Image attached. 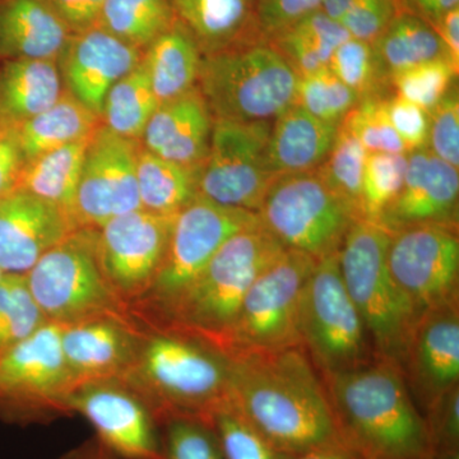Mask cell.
Segmentation results:
<instances>
[{
  "instance_id": "obj_12",
  "label": "cell",
  "mask_w": 459,
  "mask_h": 459,
  "mask_svg": "<svg viewBox=\"0 0 459 459\" xmlns=\"http://www.w3.org/2000/svg\"><path fill=\"white\" fill-rule=\"evenodd\" d=\"M271 124L214 120L210 150L199 169L198 195L225 207L258 212L276 179L265 161Z\"/></svg>"
},
{
  "instance_id": "obj_16",
  "label": "cell",
  "mask_w": 459,
  "mask_h": 459,
  "mask_svg": "<svg viewBox=\"0 0 459 459\" xmlns=\"http://www.w3.org/2000/svg\"><path fill=\"white\" fill-rule=\"evenodd\" d=\"M174 220L138 210L115 216L99 229L100 263L120 298L150 291L164 261Z\"/></svg>"
},
{
  "instance_id": "obj_9",
  "label": "cell",
  "mask_w": 459,
  "mask_h": 459,
  "mask_svg": "<svg viewBox=\"0 0 459 459\" xmlns=\"http://www.w3.org/2000/svg\"><path fill=\"white\" fill-rule=\"evenodd\" d=\"M256 216L286 249L318 261L340 252L347 232L359 220L316 169L277 177Z\"/></svg>"
},
{
  "instance_id": "obj_40",
  "label": "cell",
  "mask_w": 459,
  "mask_h": 459,
  "mask_svg": "<svg viewBox=\"0 0 459 459\" xmlns=\"http://www.w3.org/2000/svg\"><path fill=\"white\" fill-rule=\"evenodd\" d=\"M328 68L359 100L394 95L391 83L380 72L369 42L347 39L332 56Z\"/></svg>"
},
{
  "instance_id": "obj_50",
  "label": "cell",
  "mask_w": 459,
  "mask_h": 459,
  "mask_svg": "<svg viewBox=\"0 0 459 459\" xmlns=\"http://www.w3.org/2000/svg\"><path fill=\"white\" fill-rule=\"evenodd\" d=\"M48 2L74 33L96 26L105 4V0H48Z\"/></svg>"
},
{
  "instance_id": "obj_35",
  "label": "cell",
  "mask_w": 459,
  "mask_h": 459,
  "mask_svg": "<svg viewBox=\"0 0 459 459\" xmlns=\"http://www.w3.org/2000/svg\"><path fill=\"white\" fill-rule=\"evenodd\" d=\"M175 21L172 0H105L96 26L143 51Z\"/></svg>"
},
{
  "instance_id": "obj_54",
  "label": "cell",
  "mask_w": 459,
  "mask_h": 459,
  "mask_svg": "<svg viewBox=\"0 0 459 459\" xmlns=\"http://www.w3.org/2000/svg\"><path fill=\"white\" fill-rule=\"evenodd\" d=\"M291 459H360L352 451H350L344 444H333V446H323L313 451L295 455Z\"/></svg>"
},
{
  "instance_id": "obj_47",
  "label": "cell",
  "mask_w": 459,
  "mask_h": 459,
  "mask_svg": "<svg viewBox=\"0 0 459 459\" xmlns=\"http://www.w3.org/2000/svg\"><path fill=\"white\" fill-rule=\"evenodd\" d=\"M435 457L459 452V386H453L425 410Z\"/></svg>"
},
{
  "instance_id": "obj_55",
  "label": "cell",
  "mask_w": 459,
  "mask_h": 459,
  "mask_svg": "<svg viewBox=\"0 0 459 459\" xmlns=\"http://www.w3.org/2000/svg\"><path fill=\"white\" fill-rule=\"evenodd\" d=\"M65 459H123L119 455H115L107 446L101 443L95 442L86 444L83 448L78 449L71 455H66Z\"/></svg>"
},
{
  "instance_id": "obj_44",
  "label": "cell",
  "mask_w": 459,
  "mask_h": 459,
  "mask_svg": "<svg viewBox=\"0 0 459 459\" xmlns=\"http://www.w3.org/2000/svg\"><path fill=\"white\" fill-rule=\"evenodd\" d=\"M162 422V459H223L216 437L204 420L169 416Z\"/></svg>"
},
{
  "instance_id": "obj_8",
  "label": "cell",
  "mask_w": 459,
  "mask_h": 459,
  "mask_svg": "<svg viewBox=\"0 0 459 459\" xmlns=\"http://www.w3.org/2000/svg\"><path fill=\"white\" fill-rule=\"evenodd\" d=\"M299 332L301 346L320 376L356 369L377 359L344 286L338 253L320 259L305 282Z\"/></svg>"
},
{
  "instance_id": "obj_5",
  "label": "cell",
  "mask_w": 459,
  "mask_h": 459,
  "mask_svg": "<svg viewBox=\"0 0 459 459\" xmlns=\"http://www.w3.org/2000/svg\"><path fill=\"white\" fill-rule=\"evenodd\" d=\"M133 369L150 386V407L160 421L169 416L204 420L229 401L232 356L201 338L156 336Z\"/></svg>"
},
{
  "instance_id": "obj_10",
  "label": "cell",
  "mask_w": 459,
  "mask_h": 459,
  "mask_svg": "<svg viewBox=\"0 0 459 459\" xmlns=\"http://www.w3.org/2000/svg\"><path fill=\"white\" fill-rule=\"evenodd\" d=\"M318 259L286 249L247 290L238 312L230 355L281 351L301 346L299 307Z\"/></svg>"
},
{
  "instance_id": "obj_7",
  "label": "cell",
  "mask_w": 459,
  "mask_h": 459,
  "mask_svg": "<svg viewBox=\"0 0 459 459\" xmlns=\"http://www.w3.org/2000/svg\"><path fill=\"white\" fill-rule=\"evenodd\" d=\"M98 234L99 229L74 230L25 273L30 291L49 322L74 325L113 318L123 307V299L102 271Z\"/></svg>"
},
{
  "instance_id": "obj_51",
  "label": "cell",
  "mask_w": 459,
  "mask_h": 459,
  "mask_svg": "<svg viewBox=\"0 0 459 459\" xmlns=\"http://www.w3.org/2000/svg\"><path fill=\"white\" fill-rule=\"evenodd\" d=\"M25 159L13 134L7 128H0V198L17 189Z\"/></svg>"
},
{
  "instance_id": "obj_4",
  "label": "cell",
  "mask_w": 459,
  "mask_h": 459,
  "mask_svg": "<svg viewBox=\"0 0 459 459\" xmlns=\"http://www.w3.org/2000/svg\"><path fill=\"white\" fill-rule=\"evenodd\" d=\"M391 232L379 223H352L340 252L344 286L360 314L377 359L401 367L418 314L395 285L386 263Z\"/></svg>"
},
{
  "instance_id": "obj_17",
  "label": "cell",
  "mask_w": 459,
  "mask_h": 459,
  "mask_svg": "<svg viewBox=\"0 0 459 459\" xmlns=\"http://www.w3.org/2000/svg\"><path fill=\"white\" fill-rule=\"evenodd\" d=\"M65 410L81 413L92 425L99 442L123 459H162L156 413L117 386L93 383L75 389Z\"/></svg>"
},
{
  "instance_id": "obj_45",
  "label": "cell",
  "mask_w": 459,
  "mask_h": 459,
  "mask_svg": "<svg viewBox=\"0 0 459 459\" xmlns=\"http://www.w3.org/2000/svg\"><path fill=\"white\" fill-rule=\"evenodd\" d=\"M428 148L437 159L459 168V98L455 86L429 113Z\"/></svg>"
},
{
  "instance_id": "obj_46",
  "label": "cell",
  "mask_w": 459,
  "mask_h": 459,
  "mask_svg": "<svg viewBox=\"0 0 459 459\" xmlns=\"http://www.w3.org/2000/svg\"><path fill=\"white\" fill-rule=\"evenodd\" d=\"M398 11L397 0H352L341 26L350 38L373 44Z\"/></svg>"
},
{
  "instance_id": "obj_2",
  "label": "cell",
  "mask_w": 459,
  "mask_h": 459,
  "mask_svg": "<svg viewBox=\"0 0 459 459\" xmlns=\"http://www.w3.org/2000/svg\"><path fill=\"white\" fill-rule=\"evenodd\" d=\"M322 377L341 442L359 458H435L427 421L397 364L374 359Z\"/></svg>"
},
{
  "instance_id": "obj_21",
  "label": "cell",
  "mask_w": 459,
  "mask_h": 459,
  "mask_svg": "<svg viewBox=\"0 0 459 459\" xmlns=\"http://www.w3.org/2000/svg\"><path fill=\"white\" fill-rule=\"evenodd\" d=\"M77 230L56 204L16 189L0 198V268L25 274L51 247Z\"/></svg>"
},
{
  "instance_id": "obj_11",
  "label": "cell",
  "mask_w": 459,
  "mask_h": 459,
  "mask_svg": "<svg viewBox=\"0 0 459 459\" xmlns=\"http://www.w3.org/2000/svg\"><path fill=\"white\" fill-rule=\"evenodd\" d=\"M65 325L47 322L31 336L0 351V416L25 421L41 411H66L77 386L66 365Z\"/></svg>"
},
{
  "instance_id": "obj_43",
  "label": "cell",
  "mask_w": 459,
  "mask_h": 459,
  "mask_svg": "<svg viewBox=\"0 0 459 459\" xmlns=\"http://www.w3.org/2000/svg\"><path fill=\"white\" fill-rule=\"evenodd\" d=\"M388 98L360 100L341 126H346L369 153H409L389 120Z\"/></svg>"
},
{
  "instance_id": "obj_32",
  "label": "cell",
  "mask_w": 459,
  "mask_h": 459,
  "mask_svg": "<svg viewBox=\"0 0 459 459\" xmlns=\"http://www.w3.org/2000/svg\"><path fill=\"white\" fill-rule=\"evenodd\" d=\"M199 169L175 164L150 152L138 151L137 183L141 210L177 216L198 195Z\"/></svg>"
},
{
  "instance_id": "obj_34",
  "label": "cell",
  "mask_w": 459,
  "mask_h": 459,
  "mask_svg": "<svg viewBox=\"0 0 459 459\" xmlns=\"http://www.w3.org/2000/svg\"><path fill=\"white\" fill-rule=\"evenodd\" d=\"M159 105L146 68L141 62L108 91L102 108V124L115 134L141 141Z\"/></svg>"
},
{
  "instance_id": "obj_20",
  "label": "cell",
  "mask_w": 459,
  "mask_h": 459,
  "mask_svg": "<svg viewBox=\"0 0 459 459\" xmlns=\"http://www.w3.org/2000/svg\"><path fill=\"white\" fill-rule=\"evenodd\" d=\"M459 172L429 148L407 155L403 186L377 223L388 232L437 223L458 226Z\"/></svg>"
},
{
  "instance_id": "obj_52",
  "label": "cell",
  "mask_w": 459,
  "mask_h": 459,
  "mask_svg": "<svg viewBox=\"0 0 459 459\" xmlns=\"http://www.w3.org/2000/svg\"><path fill=\"white\" fill-rule=\"evenodd\" d=\"M397 4L400 11L410 12L434 26L446 12L459 7V0H397Z\"/></svg>"
},
{
  "instance_id": "obj_22",
  "label": "cell",
  "mask_w": 459,
  "mask_h": 459,
  "mask_svg": "<svg viewBox=\"0 0 459 459\" xmlns=\"http://www.w3.org/2000/svg\"><path fill=\"white\" fill-rule=\"evenodd\" d=\"M213 122L207 102L195 87L157 107L141 144L168 161L201 169L210 150Z\"/></svg>"
},
{
  "instance_id": "obj_33",
  "label": "cell",
  "mask_w": 459,
  "mask_h": 459,
  "mask_svg": "<svg viewBox=\"0 0 459 459\" xmlns=\"http://www.w3.org/2000/svg\"><path fill=\"white\" fill-rule=\"evenodd\" d=\"M347 39L350 35L340 23L316 11L279 33L270 44L296 74L305 75L328 68L332 56Z\"/></svg>"
},
{
  "instance_id": "obj_49",
  "label": "cell",
  "mask_w": 459,
  "mask_h": 459,
  "mask_svg": "<svg viewBox=\"0 0 459 459\" xmlns=\"http://www.w3.org/2000/svg\"><path fill=\"white\" fill-rule=\"evenodd\" d=\"M386 111L407 152L428 147L430 117L427 110L407 100L392 95L386 100Z\"/></svg>"
},
{
  "instance_id": "obj_19",
  "label": "cell",
  "mask_w": 459,
  "mask_h": 459,
  "mask_svg": "<svg viewBox=\"0 0 459 459\" xmlns=\"http://www.w3.org/2000/svg\"><path fill=\"white\" fill-rule=\"evenodd\" d=\"M142 57L143 51L93 26L72 33L56 63L65 90L101 117L108 91Z\"/></svg>"
},
{
  "instance_id": "obj_1",
  "label": "cell",
  "mask_w": 459,
  "mask_h": 459,
  "mask_svg": "<svg viewBox=\"0 0 459 459\" xmlns=\"http://www.w3.org/2000/svg\"><path fill=\"white\" fill-rule=\"evenodd\" d=\"M229 402L290 457L342 443L325 380L303 347L232 355Z\"/></svg>"
},
{
  "instance_id": "obj_30",
  "label": "cell",
  "mask_w": 459,
  "mask_h": 459,
  "mask_svg": "<svg viewBox=\"0 0 459 459\" xmlns=\"http://www.w3.org/2000/svg\"><path fill=\"white\" fill-rule=\"evenodd\" d=\"M371 47L380 72L389 83L394 74L406 69L448 57L434 27L406 11H398Z\"/></svg>"
},
{
  "instance_id": "obj_14",
  "label": "cell",
  "mask_w": 459,
  "mask_h": 459,
  "mask_svg": "<svg viewBox=\"0 0 459 459\" xmlns=\"http://www.w3.org/2000/svg\"><path fill=\"white\" fill-rule=\"evenodd\" d=\"M386 263L418 314L458 303V226H409L392 232Z\"/></svg>"
},
{
  "instance_id": "obj_23",
  "label": "cell",
  "mask_w": 459,
  "mask_h": 459,
  "mask_svg": "<svg viewBox=\"0 0 459 459\" xmlns=\"http://www.w3.org/2000/svg\"><path fill=\"white\" fill-rule=\"evenodd\" d=\"M62 344L77 388L128 373L140 356L135 355L134 337L113 318L65 325Z\"/></svg>"
},
{
  "instance_id": "obj_42",
  "label": "cell",
  "mask_w": 459,
  "mask_h": 459,
  "mask_svg": "<svg viewBox=\"0 0 459 459\" xmlns=\"http://www.w3.org/2000/svg\"><path fill=\"white\" fill-rule=\"evenodd\" d=\"M457 75L458 69L451 60L440 57L394 74L391 78V87L394 95L430 113L455 86Z\"/></svg>"
},
{
  "instance_id": "obj_31",
  "label": "cell",
  "mask_w": 459,
  "mask_h": 459,
  "mask_svg": "<svg viewBox=\"0 0 459 459\" xmlns=\"http://www.w3.org/2000/svg\"><path fill=\"white\" fill-rule=\"evenodd\" d=\"M91 137L27 161L21 171L17 189L26 190L36 197L56 204L74 221L72 213L75 195Z\"/></svg>"
},
{
  "instance_id": "obj_56",
  "label": "cell",
  "mask_w": 459,
  "mask_h": 459,
  "mask_svg": "<svg viewBox=\"0 0 459 459\" xmlns=\"http://www.w3.org/2000/svg\"><path fill=\"white\" fill-rule=\"evenodd\" d=\"M351 3L352 0H323L320 11L341 25V21L346 16Z\"/></svg>"
},
{
  "instance_id": "obj_27",
  "label": "cell",
  "mask_w": 459,
  "mask_h": 459,
  "mask_svg": "<svg viewBox=\"0 0 459 459\" xmlns=\"http://www.w3.org/2000/svg\"><path fill=\"white\" fill-rule=\"evenodd\" d=\"M65 86L56 60L21 59L0 65V128L18 126L49 108Z\"/></svg>"
},
{
  "instance_id": "obj_26",
  "label": "cell",
  "mask_w": 459,
  "mask_h": 459,
  "mask_svg": "<svg viewBox=\"0 0 459 459\" xmlns=\"http://www.w3.org/2000/svg\"><path fill=\"white\" fill-rule=\"evenodd\" d=\"M340 126L320 122L292 105L271 124L265 161L274 177L312 171L327 159Z\"/></svg>"
},
{
  "instance_id": "obj_24",
  "label": "cell",
  "mask_w": 459,
  "mask_h": 459,
  "mask_svg": "<svg viewBox=\"0 0 459 459\" xmlns=\"http://www.w3.org/2000/svg\"><path fill=\"white\" fill-rule=\"evenodd\" d=\"M172 5L202 56L263 41L256 25V0H172Z\"/></svg>"
},
{
  "instance_id": "obj_13",
  "label": "cell",
  "mask_w": 459,
  "mask_h": 459,
  "mask_svg": "<svg viewBox=\"0 0 459 459\" xmlns=\"http://www.w3.org/2000/svg\"><path fill=\"white\" fill-rule=\"evenodd\" d=\"M258 221L255 212L197 195L175 216L164 261L148 294L168 310L230 238Z\"/></svg>"
},
{
  "instance_id": "obj_29",
  "label": "cell",
  "mask_w": 459,
  "mask_h": 459,
  "mask_svg": "<svg viewBox=\"0 0 459 459\" xmlns=\"http://www.w3.org/2000/svg\"><path fill=\"white\" fill-rule=\"evenodd\" d=\"M201 63L195 39L178 20L148 45L142 57L160 104L195 89Z\"/></svg>"
},
{
  "instance_id": "obj_39",
  "label": "cell",
  "mask_w": 459,
  "mask_h": 459,
  "mask_svg": "<svg viewBox=\"0 0 459 459\" xmlns=\"http://www.w3.org/2000/svg\"><path fill=\"white\" fill-rule=\"evenodd\" d=\"M47 322L25 274L5 273L0 280V351L31 336Z\"/></svg>"
},
{
  "instance_id": "obj_15",
  "label": "cell",
  "mask_w": 459,
  "mask_h": 459,
  "mask_svg": "<svg viewBox=\"0 0 459 459\" xmlns=\"http://www.w3.org/2000/svg\"><path fill=\"white\" fill-rule=\"evenodd\" d=\"M141 141L102 124L91 137L74 205L77 229H100L115 216L141 210L137 159Z\"/></svg>"
},
{
  "instance_id": "obj_57",
  "label": "cell",
  "mask_w": 459,
  "mask_h": 459,
  "mask_svg": "<svg viewBox=\"0 0 459 459\" xmlns=\"http://www.w3.org/2000/svg\"><path fill=\"white\" fill-rule=\"evenodd\" d=\"M4 274H5V272L2 270V268H0V280L3 279V277H4Z\"/></svg>"
},
{
  "instance_id": "obj_3",
  "label": "cell",
  "mask_w": 459,
  "mask_h": 459,
  "mask_svg": "<svg viewBox=\"0 0 459 459\" xmlns=\"http://www.w3.org/2000/svg\"><path fill=\"white\" fill-rule=\"evenodd\" d=\"M285 250L259 221L241 230L220 247L166 312L186 333L229 353L247 290Z\"/></svg>"
},
{
  "instance_id": "obj_53",
  "label": "cell",
  "mask_w": 459,
  "mask_h": 459,
  "mask_svg": "<svg viewBox=\"0 0 459 459\" xmlns=\"http://www.w3.org/2000/svg\"><path fill=\"white\" fill-rule=\"evenodd\" d=\"M433 27L446 48L449 60L459 71V7L446 12Z\"/></svg>"
},
{
  "instance_id": "obj_36",
  "label": "cell",
  "mask_w": 459,
  "mask_h": 459,
  "mask_svg": "<svg viewBox=\"0 0 459 459\" xmlns=\"http://www.w3.org/2000/svg\"><path fill=\"white\" fill-rule=\"evenodd\" d=\"M369 152L346 126H340L331 152L316 171L323 180L352 208L359 219L362 213V184Z\"/></svg>"
},
{
  "instance_id": "obj_37",
  "label": "cell",
  "mask_w": 459,
  "mask_h": 459,
  "mask_svg": "<svg viewBox=\"0 0 459 459\" xmlns=\"http://www.w3.org/2000/svg\"><path fill=\"white\" fill-rule=\"evenodd\" d=\"M211 428L223 459H291L273 446L229 401L204 420Z\"/></svg>"
},
{
  "instance_id": "obj_25",
  "label": "cell",
  "mask_w": 459,
  "mask_h": 459,
  "mask_svg": "<svg viewBox=\"0 0 459 459\" xmlns=\"http://www.w3.org/2000/svg\"><path fill=\"white\" fill-rule=\"evenodd\" d=\"M72 33L48 0H0V62H56Z\"/></svg>"
},
{
  "instance_id": "obj_41",
  "label": "cell",
  "mask_w": 459,
  "mask_h": 459,
  "mask_svg": "<svg viewBox=\"0 0 459 459\" xmlns=\"http://www.w3.org/2000/svg\"><path fill=\"white\" fill-rule=\"evenodd\" d=\"M409 153H369L362 184L364 219L377 222L403 186Z\"/></svg>"
},
{
  "instance_id": "obj_28",
  "label": "cell",
  "mask_w": 459,
  "mask_h": 459,
  "mask_svg": "<svg viewBox=\"0 0 459 459\" xmlns=\"http://www.w3.org/2000/svg\"><path fill=\"white\" fill-rule=\"evenodd\" d=\"M101 126L98 114L65 90L49 108L7 129L13 134L26 164L56 148L86 140Z\"/></svg>"
},
{
  "instance_id": "obj_6",
  "label": "cell",
  "mask_w": 459,
  "mask_h": 459,
  "mask_svg": "<svg viewBox=\"0 0 459 459\" xmlns=\"http://www.w3.org/2000/svg\"><path fill=\"white\" fill-rule=\"evenodd\" d=\"M298 74L270 42L202 56L197 87L213 120L273 122L295 104Z\"/></svg>"
},
{
  "instance_id": "obj_38",
  "label": "cell",
  "mask_w": 459,
  "mask_h": 459,
  "mask_svg": "<svg viewBox=\"0 0 459 459\" xmlns=\"http://www.w3.org/2000/svg\"><path fill=\"white\" fill-rule=\"evenodd\" d=\"M359 101L358 96L329 68L298 75L295 104L320 122L340 126Z\"/></svg>"
},
{
  "instance_id": "obj_18",
  "label": "cell",
  "mask_w": 459,
  "mask_h": 459,
  "mask_svg": "<svg viewBox=\"0 0 459 459\" xmlns=\"http://www.w3.org/2000/svg\"><path fill=\"white\" fill-rule=\"evenodd\" d=\"M401 369L413 401L422 410L458 385V303L428 310L416 319Z\"/></svg>"
},
{
  "instance_id": "obj_48",
  "label": "cell",
  "mask_w": 459,
  "mask_h": 459,
  "mask_svg": "<svg viewBox=\"0 0 459 459\" xmlns=\"http://www.w3.org/2000/svg\"><path fill=\"white\" fill-rule=\"evenodd\" d=\"M323 0H256V25L263 41L270 42L290 26L320 11Z\"/></svg>"
}]
</instances>
